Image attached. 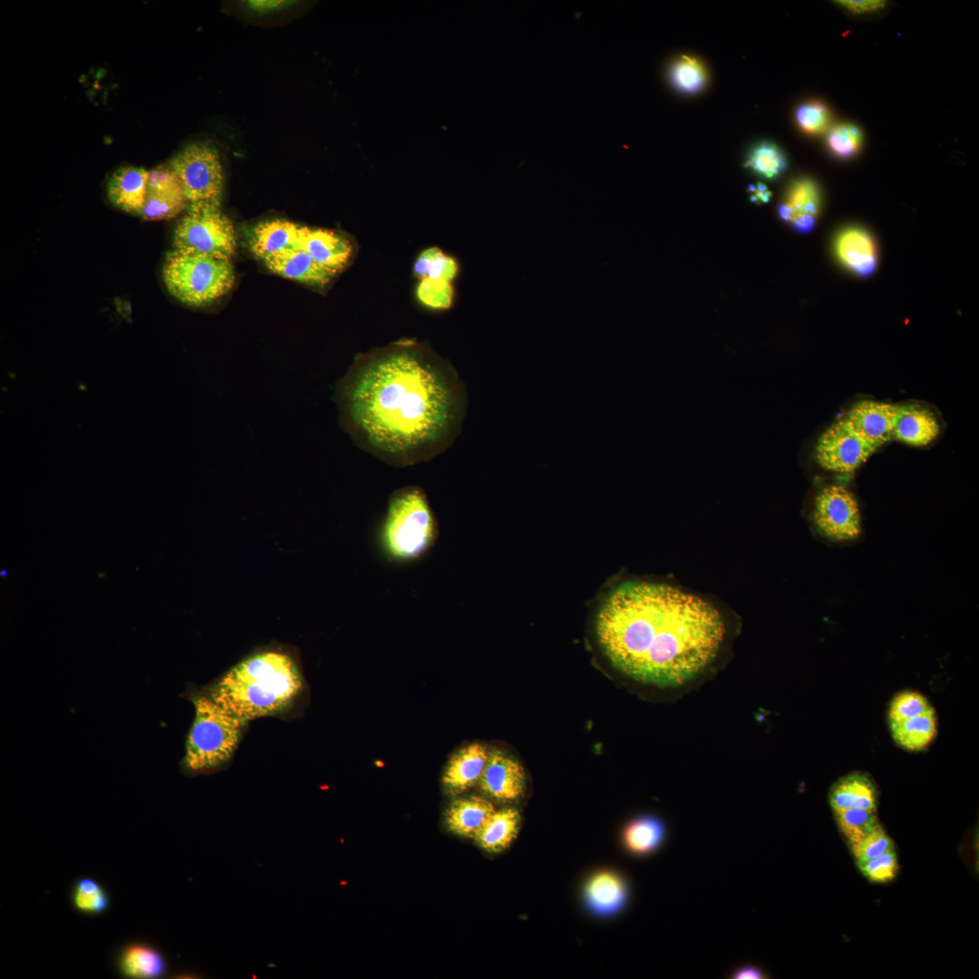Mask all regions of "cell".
<instances>
[{"mask_svg":"<svg viewBox=\"0 0 979 979\" xmlns=\"http://www.w3.org/2000/svg\"><path fill=\"white\" fill-rule=\"evenodd\" d=\"M162 276L168 291L192 307L213 304L230 291L236 279L231 260L176 249L167 254Z\"/></svg>","mask_w":979,"mask_h":979,"instance_id":"cell-6","label":"cell"},{"mask_svg":"<svg viewBox=\"0 0 979 979\" xmlns=\"http://www.w3.org/2000/svg\"><path fill=\"white\" fill-rule=\"evenodd\" d=\"M149 170L125 166L117 169L107 183L110 202L121 210L141 216L146 197Z\"/></svg>","mask_w":979,"mask_h":979,"instance_id":"cell-21","label":"cell"},{"mask_svg":"<svg viewBox=\"0 0 979 979\" xmlns=\"http://www.w3.org/2000/svg\"><path fill=\"white\" fill-rule=\"evenodd\" d=\"M856 864L895 849V844L880 823L857 842L849 845Z\"/></svg>","mask_w":979,"mask_h":979,"instance_id":"cell-35","label":"cell"},{"mask_svg":"<svg viewBox=\"0 0 979 979\" xmlns=\"http://www.w3.org/2000/svg\"><path fill=\"white\" fill-rule=\"evenodd\" d=\"M301 229L302 226L282 218L260 222L248 236L250 251L265 260L285 250L298 248Z\"/></svg>","mask_w":979,"mask_h":979,"instance_id":"cell-20","label":"cell"},{"mask_svg":"<svg viewBox=\"0 0 979 979\" xmlns=\"http://www.w3.org/2000/svg\"><path fill=\"white\" fill-rule=\"evenodd\" d=\"M861 874L870 882L887 883L892 881L898 872V859L896 849L857 864Z\"/></svg>","mask_w":979,"mask_h":979,"instance_id":"cell-38","label":"cell"},{"mask_svg":"<svg viewBox=\"0 0 979 979\" xmlns=\"http://www.w3.org/2000/svg\"><path fill=\"white\" fill-rule=\"evenodd\" d=\"M749 191L751 192L750 199L756 203H766L771 197V192L768 189L766 185L761 182H758L755 185H750Z\"/></svg>","mask_w":979,"mask_h":979,"instance_id":"cell-42","label":"cell"},{"mask_svg":"<svg viewBox=\"0 0 979 979\" xmlns=\"http://www.w3.org/2000/svg\"><path fill=\"white\" fill-rule=\"evenodd\" d=\"M665 827L654 816H643L630 821L623 832V843L634 855L644 856L655 851L665 838Z\"/></svg>","mask_w":979,"mask_h":979,"instance_id":"cell-28","label":"cell"},{"mask_svg":"<svg viewBox=\"0 0 979 979\" xmlns=\"http://www.w3.org/2000/svg\"><path fill=\"white\" fill-rule=\"evenodd\" d=\"M837 3L855 14L875 12L886 5V2L881 0H838Z\"/></svg>","mask_w":979,"mask_h":979,"instance_id":"cell-40","label":"cell"},{"mask_svg":"<svg viewBox=\"0 0 979 979\" xmlns=\"http://www.w3.org/2000/svg\"><path fill=\"white\" fill-rule=\"evenodd\" d=\"M169 164L179 176L189 203L221 204L224 176L216 147L208 142H191L178 151Z\"/></svg>","mask_w":979,"mask_h":979,"instance_id":"cell-8","label":"cell"},{"mask_svg":"<svg viewBox=\"0 0 979 979\" xmlns=\"http://www.w3.org/2000/svg\"><path fill=\"white\" fill-rule=\"evenodd\" d=\"M861 130L851 123H840L833 127L828 135V145L831 151L841 158L856 154L862 144Z\"/></svg>","mask_w":979,"mask_h":979,"instance_id":"cell-36","label":"cell"},{"mask_svg":"<svg viewBox=\"0 0 979 979\" xmlns=\"http://www.w3.org/2000/svg\"><path fill=\"white\" fill-rule=\"evenodd\" d=\"M829 801L832 810L860 809L877 811V790L868 775L853 772L832 785Z\"/></svg>","mask_w":979,"mask_h":979,"instance_id":"cell-25","label":"cell"},{"mask_svg":"<svg viewBox=\"0 0 979 979\" xmlns=\"http://www.w3.org/2000/svg\"><path fill=\"white\" fill-rule=\"evenodd\" d=\"M666 78L676 91L687 94L700 92L707 82V73L703 64L696 58L680 55L666 66Z\"/></svg>","mask_w":979,"mask_h":979,"instance_id":"cell-30","label":"cell"},{"mask_svg":"<svg viewBox=\"0 0 979 979\" xmlns=\"http://www.w3.org/2000/svg\"><path fill=\"white\" fill-rule=\"evenodd\" d=\"M458 270L455 258L441 249L433 247L423 250L413 266L414 275L420 279L416 289L419 301L431 309L450 308L454 296L451 282Z\"/></svg>","mask_w":979,"mask_h":979,"instance_id":"cell-11","label":"cell"},{"mask_svg":"<svg viewBox=\"0 0 979 979\" xmlns=\"http://www.w3.org/2000/svg\"><path fill=\"white\" fill-rule=\"evenodd\" d=\"M303 687V675L294 655L273 647L242 659L211 685L207 694L247 722L289 711Z\"/></svg>","mask_w":979,"mask_h":979,"instance_id":"cell-3","label":"cell"},{"mask_svg":"<svg viewBox=\"0 0 979 979\" xmlns=\"http://www.w3.org/2000/svg\"><path fill=\"white\" fill-rule=\"evenodd\" d=\"M298 248L336 274L343 272L356 253L354 242L347 235L328 228L302 226Z\"/></svg>","mask_w":979,"mask_h":979,"instance_id":"cell-13","label":"cell"},{"mask_svg":"<svg viewBox=\"0 0 979 979\" xmlns=\"http://www.w3.org/2000/svg\"><path fill=\"white\" fill-rule=\"evenodd\" d=\"M267 268L283 277L316 290H325L338 276L315 262L301 248H291L263 260Z\"/></svg>","mask_w":979,"mask_h":979,"instance_id":"cell-16","label":"cell"},{"mask_svg":"<svg viewBox=\"0 0 979 979\" xmlns=\"http://www.w3.org/2000/svg\"><path fill=\"white\" fill-rule=\"evenodd\" d=\"M525 780V771L516 759L502 751L491 750L479 783L488 796L513 800L522 795Z\"/></svg>","mask_w":979,"mask_h":979,"instance_id":"cell-15","label":"cell"},{"mask_svg":"<svg viewBox=\"0 0 979 979\" xmlns=\"http://www.w3.org/2000/svg\"><path fill=\"white\" fill-rule=\"evenodd\" d=\"M489 751L474 742L458 750L450 759L442 774V784L451 795L460 794L477 784L485 769Z\"/></svg>","mask_w":979,"mask_h":979,"instance_id":"cell-19","label":"cell"},{"mask_svg":"<svg viewBox=\"0 0 979 979\" xmlns=\"http://www.w3.org/2000/svg\"><path fill=\"white\" fill-rule=\"evenodd\" d=\"M731 978L734 979H762L766 978L765 972L754 964H742L735 968Z\"/></svg>","mask_w":979,"mask_h":979,"instance_id":"cell-41","label":"cell"},{"mask_svg":"<svg viewBox=\"0 0 979 979\" xmlns=\"http://www.w3.org/2000/svg\"><path fill=\"white\" fill-rule=\"evenodd\" d=\"M796 121L805 133L818 135L828 131L831 116L827 106L818 101L801 104L796 111Z\"/></svg>","mask_w":979,"mask_h":979,"instance_id":"cell-37","label":"cell"},{"mask_svg":"<svg viewBox=\"0 0 979 979\" xmlns=\"http://www.w3.org/2000/svg\"><path fill=\"white\" fill-rule=\"evenodd\" d=\"M745 166L765 179L779 177L787 167V160L781 150L771 142L757 144L750 151Z\"/></svg>","mask_w":979,"mask_h":979,"instance_id":"cell-32","label":"cell"},{"mask_svg":"<svg viewBox=\"0 0 979 979\" xmlns=\"http://www.w3.org/2000/svg\"><path fill=\"white\" fill-rule=\"evenodd\" d=\"M820 208L818 186L809 179L794 180L778 208L779 217L800 233H808L815 225Z\"/></svg>","mask_w":979,"mask_h":979,"instance_id":"cell-17","label":"cell"},{"mask_svg":"<svg viewBox=\"0 0 979 979\" xmlns=\"http://www.w3.org/2000/svg\"><path fill=\"white\" fill-rule=\"evenodd\" d=\"M438 538V520L424 490L407 486L393 492L380 532L386 557L403 563L418 560Z\"/></svg>","mask_w":979,"mask_h":979,"instance_id":"cell-4","label":"cell"},{"mask_svg":"<svg viewBox=\"0 0 979 979\" xmlns=\"http://www.w3.org/2000/svg\"><path fill=\"white\" fill-rule=\"evenodd\" d=\"M605 655L634 680L678 686L715 657L724 635L719 612L674 586L629 581L602 604L596 622Z\"/></svg>","mask_w":979,"mask_h":979,"instance_id":"cell-2","label":"cell"},{"mask_svg":"<svg viewBox=\"0 0 979 979\" xmlns=\"http://www.w3.org/2000/svg\"><path fill=\"white\" fill-rule=\"evenodd\" d=\"M173 246L181 252L231 260L236 254L237 235L221 204L189 203L176 225Z\"/></svg>","mask_w":979,"mask_h":979,"instance_id":"cell-7","label":"cell"},{"mask_svg":"<svg viewBox=\"0 0 979 979\" xmlns=\"http://www.w3.org/2000/svg\"><path fill=\"white\" fill-rule=\"evenodd\" d=\"M519 822L520 816L516 809L495 811L474 838L484 850L500 852L516 838Z\"/></svg>","mask_w":979,"mask_h":979,"instance_id":"cell-27","label":"cell"},{"mask_svg":"<svg viewBox=\"0 0 979 979\" xmlns=\"http://www.w3.org/2000/svg\"><path fill=\"white\" fill-rule=\"evenodd\" d=\"M940 432V424L935 413L917 404L899 405L892 439L900 442L921 447L931 443Z\"/></svg>","mask_w":979,"mask_h":979,"instance_id":"cell-22","label":"cell"},{"mask_svg":"<svg viewBox=\"0 0 979 979\" xmlns=\"http://www.w3.org/2000/svg\"><path fill=\"white\" fill-rule=\"evenodd\" d=\"M342 428L395 467L429 460L459 435L467 408L454 367L426 344L394 342L358 355L336 386Z\"/></svg>","mask_w":979,"mask_h":979,"instance_id":"cell-1","label":"cell"},{"mask_svg":"<svg viewBox=\"0 0 979 979\" xmlns=\"http://www.w3.org/2000/svg\"><path fill=\"white\" fill-rule=\"evenodd\" d=\"M495 811L493 804L485 798H460L447 808L445 824L455 835L474 838Z\"/></svg>","mask_w":979,"mask_h":979,"instance_id":"cell-24","label":"cell"},{"mask_svg":"<svg viewBox=\"0 0 979 979\" xmlns=\"http://www.w3.org/2000/svg\"><path fill=\"white\" fill-rule=\"evenodd\" d=\"M933 709L928 700L920 693L903 691L892 699L888 709L889 726L909 718L921 715Z\"/></svg>","mask_w":979,"mask_h":979,"instance_id":"cell-34","label":"cell"},{"mask_svg":"<svg viewBox=\"0 0 979 979\" xmlns=\"http://www.w3.org/2000/svg\"><path fill=\"white\" fill-rule=\"evenodd\" d=\"M118 974L131 979H158L166 975L167 962L154 945L143 941H129L118 950L114 959Z\"/></svg>","mask_w":979,"mask_h":979,"instance_id":"cell-18","label":"cell"},{"mask_svg":"<svg viewBox=\"0 0 979 979\" xmlns=\"http://www.w3.org/2000/svg\"><path fill=\"white\" fill-rule=\"evenodd\" d=\"M876 451L877 448L853 430L842 417L819 437L815 459L828 471L851 473Z\"/></svg>","mask_w":979,"mask_h":979,"instance_id":"cell-10","label":"cell"},{"mask_svg":"<svg viewBox=\"0 0 979 979\" xmlns=\"http://www.w3.org/2000/svg\"><path fill=\"white\" fill-rule=\"evenodd\" d=\"M191 698L195 717L186 740L182 769L191 775L210 773L232 759L247 722L208 694L199 693Z\"/></svg>","mask_w":979,"mask_h":979,"instance_id":"cell-5","label":"cell"},{"mask_svg":"<svg viewBox=\"0 0 979 979\" xmlns=\"http://www.w3.org/2000/svg\"><path fill=\"white\" fill-rule=\"evenodd\" d=\"M899 411L898 404L863 400L855 403L844 419L875 448L893 441L892 432Z\"/></svg>","mask_w":979,"mask_h":979,"instance_id":"cell-14","label":"cell"},{"mask_svg":"<svg viewBox=\"0 0 979 979\" xmlns=\"http://www.w3.org/2000/svg\"><path fill=\"white\" fill-rule=\"evenodd\" d=\"M833 812L837 825L848 845L857 842L879 824L877 811L874 810L843 809Z\"/></svg>","mask_w":979,"mask_h":979,"instance_id":"cell-33","label":"cell"},{"mask_svg":"<svg viewBox=\"0 0 979 979\" xmlns=\"http://www.w3.org/2000/svg\"><path fill=\"white\" fill-rule=\"evenodd\" d=\"M813 521L819 532L834 542H847L861 534L859 507L854 494L841 485L823 488L816 496Z\"/></svg>","mask_w":979,"mask_h":979,"instance_id":"cell-9","label":"cell"},{"mask_svg":"<svg viewBox=\"0 0 979 979\" xmlns=\"http://www.w3.org/2000/svg\"><path fill=\"white\" fill-rule=\"evenodd\" d=\"M586 897L589 907L596 913L614 915L625 906L628 887L620 875L604 871L589 880L586 887Z\"/></svg>","mask_w":979,"mask_h":979,"instance_id":"cell-26","label":"cell"},{"mask_svg":"<svg viewBox=\"0 0 979 979\" xmlns=\"http://www.w3.org/2000/svg\"><path fill=\"white\" fill-rule=\"evenodd\" d=\"M835 250L841 263L858 276H868L877 267L876 245L866 230L853 228L842 231Z\"/></svg>","mask_w":979,"mask_h":979,"instance_id":"cell-23","label":"cell"},{"mask_svg":"<svg viewBox=\"0 0 979 979\" xmlns=\"http://www.w3.org/2000/svg\"><path fill=\"white\" fill-rule=\"evenodd\" d=\"M182 183L169 163L149 170L144 206L141 217L153 221L169 219L188 208Z\"/></svg>","mask_w":979,"mask_h":979,"instance_id":"cell-12","label":"cell"},{"mask_svg":"<svg viewBox=\"0 0 979 979\" xmlns=\"http://www.w3.org/2000/svg\"><path fill=\"white\" fill-rule=\"evenodd\" d=\"M890 731L894 741L900 747L909 751L923 750L936 735L935 709L890 725Z\"/></svg>","mask_w":979,"mask_h":979,"instance_id":"cell-29","label":"cell"},{"mask_svg":"<svg viewBox=\"0 0 979 979\" xmlns=\"http://www.w3.org/2000/svg\"><path fill=\"white\" fill-rule=\"evenodd\" d=\"M70 899L73 908L86 916H99L105 913L111 904L110 896L96 879L81 877L72 885Z\"/></svg>","mask_w":979,"mask_h":979,"instance_id":"cell-31","label":"cell"},{"mask_svg":"<svg viewBox=\"0 0 979 979\" xmlns=\"http://www.w3.org/2000/svg\"><path fill=\"white\" fill-rule=\"evenodd\" d=\"M295 1L286 0H251L247 1L246 5L250 11L257 14H272L293 5Z\"/></svg>","mask_w":979,"mask_h":979,"instance_id":"cell-39","label":"cell"}]
</instances>
